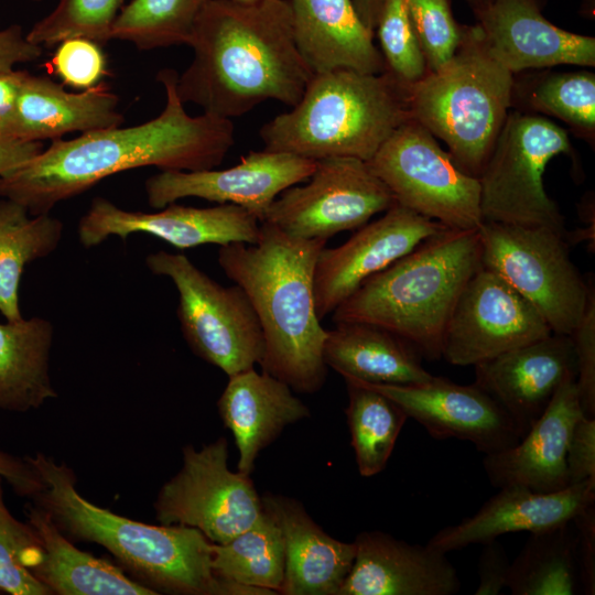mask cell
<instances>
[{
	"instance_id": "obj_10",
	"label": "cell",
	"mask_w": 595,
	"mask_h": 595,
	"mask_svg": "<svg viewBox=\"0 0 595 595\" xmlns=\"http://www.w3.org/2000/svg\"><path fill=\"white\" fill-rule=\"evenodd\" d=\"M145 266L174 283L181 332L195 355L228 377L261 365L266 349L262 328L239 285L219 284L181 253L152 252Z\"/></svg>"
},
{
	"instance_id": "obj_7",
	"label": "cell",
	"mask_w": 595,
	"mask_h": 595,
	"mask_svg": "<svg viewBox=\"0 0 595 595\" xmlns=\"http://www.w3.org/2000/svg\"><path fill=\"white\" fill-rule=\"evenodd\" d=\"M513 78L489 56L478 28L464 26L453 57L409 85L411 117L444 141L463 172L479 177L512 107Z\"/></svg>"
},
{
	"instance_id": "obj_36",
	"label": "cell",
	"mask_w": 595,
	"mask_h": 595,
	"mask_svg": "<svg viewBox=\"0 0 595 595\" xmlns=\"http://www.w3.org/2000/svg\"><path fill=\"white\" fill-rule=\"evenodd\" d=\"M209 0H131L119 11L110 40L129 42L140 51L188 43Z\"/></svg>"
},
{
	"instance_id": "obj_48",
	"label": "cell",
	"mask_w": 595,
	"mask_h": 595,
	"mask_svg": "<svg viewBox=\"0 0 595 595\" xmlns=\"http://www.w3.org/2000/svg\"><path fill=\"white\" fill-rule=\"evenodd\" d=\"M0 475L14 493L22 497H34L42 489V482L25 459L0 448Z\"/></svg>"
},
{
	"instance_id": "obj_1",
	"label": "cell",
	"mask_w": 595,
	"mask_h": 595,
	"mask_svg": "<svg viewBox=\"0 0 595 595\" xmlns=\"http://www.w3.org/2000/svg\"><path fill=\"white\" fill-rule=\"evenodd\" d=\"M176 78L171 68L156 75L165 91L159 116L137 126L53 140L47 149L0 175V197L23 205L31 215H42L127 170L155 166L191 172L218 166L235 144L234 122L204 112L190 116L176 93Z\"/></svg>"
},
{
	"instance_id": "obj_24",
	"label": "cell",
	"mask_w": 595,
	"mask_h": 595,
	"mask_svg": "<svg viewBox=\"0 0 595 595\" xmlns=\"http://www.w3.org/2000/svg\"><path fill=\"white\" fill-rule=\"evenodd\" d=\"M119 98L105 83L80 93L44 76L23 73L12 130L23 142L61 139L72 132L86 133L121 126Z\"/></svg>"
},
{
	"instance_id": "obj_14",
	"label": "cell",
	"mask_w": 595,
	"mask_h": 595,
	"mask_svg": "<svg viewBox=\"0 0 595 595\" xmlns=\"http://www.w3.org/2000/svg\"><path fill=\"white\" fill-rule=\"evenodd\" d=\"M551 333L524 298L482 267L455 302L443 335L442 357L451 365L475 366Z\"/></svg>"
},
{
	"instance_id": "obj_44",
	"label": "cell",
	"mask_w": 595,
	"mask_h": 595,
	"mask_svg": "<svg viewBox=\"0 0 595 595\" xmlns=\"http://www.w3.org/2000/svg\"><path fill=\"white\" fill-rule=\"evenodd\" d=\"M566 466L570 485L595 479V418L582 415L574 424Z\"/></svg>"
},
{
	"instance_id": "obj_51",
	"label": "cell",
	"mask_w": 595,
	"mask_h": 595,
	"mask_svg": "<svg viewBox=\"0 0 595 595\" xmlns=\"http://www.w3.org/2000/svg\"><path fill=\"white\" fill-rule=\"evenodd\" d=\"M466 1H468V3L473 6V8H476V7L486 4L493 0H466Z\"/></svg>"
},
{
	"instance_id": "obj_53",
	"label": "cell",
	"mask_w": 595,
	"mask_h": 595,
	"mask_svg": "<svg viewBox=\"0 0 595 595\" xmlns=\"http://www.w3.org/2000/svg\"><path fill=\"white\" fill-rule=\"evenodd\" d=\"M32 1H41V0H32Z\"/></svg>"
},
{
	"instance_id": "obj_45",
	"label": "cell",
	"mask_w": 595,
	"mask_h": 595,
	"mask_svg": "<svg viewBox=\"0 0 595 595\" xmlns=\"http://www.w3.org/2000/svg\"><path fill=\"white\" fill-rule=\"evenodd\" d=\"M576 532V561L581 593L595 594V504L573 520Z\"/></svg>"
},
{
	"instance_id": "obj_5",
	"label": "cell",
	"mask_w": 595,
	"mask_h": 595,
	"mask_svg": "<svg viewBox=\"0 0 595 595\" xmlns=\"http://www.w3.org/2000/svg\"><path fill=\"white\" fill-rule=\"evenodd\" d=\"M479 268L478 228H445L361 283L332 321L379 326L439 359L455 302Z\"/></svg>"
},
{
	"instance_id": "obj_11",
	"label": "cell",
	"mask_w": 595,
	"mask_h": 595,
	"mask_svg": "<svg viewBox=\"0 0 595 595\" xmlns=\"http://www.w3.org/2000/svg\"><path fill=\"white\" fill-rule=\"evenodd\" d=\"M367 164L396 203L448 228L483 223L478 177L463 172L415 119L401 125Z\"/></svg>"
},
{
	"instance_id": "obj_21",
	"label": "cell",
	"mask_w": 595,
	"mask_h": 595,
	"mask_svg": "<svg viewBox=\"0 0 595 595\" xmlns=\"http://www.w3.org/2000/svg\"><path fill=\"white\" fill-rule=\"evenodd\" d=\"M593 504L595 479L552 493L501 487L473 516L439 530L426 544L447 553L506 533H537L571 522Z\"/></svg>"
},
{
	"instance_id": "obj_34",
	"label": "cell",
	"mask_w": 595,
	"mask_h": 595,
	"mask_svg": "<svg viewBox=\"0 0 595 595\" xmlns=\"http://www.w3.org/2000/svg\"><path fill=\"white\" fill-rule=\"evenodd\" d=\"M348 393L345 410L358 472L370 477L385 469L408 415L389 397L366 382L343 377Z\"/></svg>"
},
{
	"instance_id": "obj_3",
	"label": "cell",
	"mask_w": 595,
	"mask_h": 595,
	"mask_svg": "<svg viewBox=\"0 0 595 595\" xmlns=\"http://www.w3.org/2000/svg\"><path fill=\"white\" fill-rule=\"evenodd\" d=\"M327 240L293 237L262 221L256 244L218 249V264L239 285L259 318L264 337L263 371L291 389L313 393L326 379V329L313 296V273Z\"/></svg>"
},
{
	"instance_id": "obj_28",
	"label": "cell",
	"mask_w": 595,
	"mask_h": 595,
	"mask_svg": "<svg viewBox=\"0 0 595 595\" xmlns=\"http://www.w3.org/2000/svg\"><path fill=\"white\" fill-rule=\"evenodd\" d=\"M24 512L43 550L42 560L32 573L50 595L158 594L128 577L118 566L77 549L50 513L34 501L25 506Z\"/></svg>"
},
{
	"instance_id": "obj_23",
	"label": "cell",
	"mask_w": 595,
	"mask_h": 595,
	"mask_svg": "<svg viewBox=\"0 0 595 595\" xmlns=\"http://www.w3.org/2000/svg\"><path fill=\"white\" fill-rule=\"evenodd\" d=\"M582 415L576 380H567L516 444L484 456L483 465L490 484L496 488L521 486L540 493L570 486L567 444Z\"/></svg>"
},
{
	"instance_id": "obj_43",
	"label": "cell",
	"mask_w": 595,
	"mask_h": 595,
	"mask_svg": "<svg viewBox=\"0 0 595 595\" xmlns=\"http://www.w3.org/2000/svg\"><path fill=\"white\" fill-rule=\"evenodd\" d=\"M24 71L0 74V154L26 162L43 151L42 142H23L13 136L15 100Z\"/></svg>"
},
{
	"instance_id": "obj_9",
	"label": "cell",
	"mask_w": 595,
	"mask_h": 595,
	"mask_svg": "<svg viewBox=\"0 0 595 595\" xmlns=\"http://www.w3.org/2000/svg\"><path fill=\"white\" fill-rule=\"evenodd\" d=\"M482 267L524 298L552 333L571 335L583 316L589 280L569 255L566 232L545 226L483 221Z\"/></svg>"
},
{
	"instance_id": "obj_25",
	"label": "cell",
	"mask_w": 595,
	"mask_h": 595,
	"mask_svg": "<svg viewBox=\"0 0 595 595\" xmlns=\"http://www.w3.org/2000/svg\"><path fill=\"white\" fill-rule=\"evenodd\" d=\"M261 499L284 539L285 569L280 594L338 595L354 563L355 543L328 536L296 500L270 494Z\"/></svg>"
},
{
	"instance_id": "obj_40",
	"label": "cell",
	"mask_w": 595,
	"mask_h": 595,
	"mask_svg": "<svg viewBox=\"0 0 595 595\" xmlns=\"http://www.w3.org/2000/svg\"><path fill=\"white\" fill-rule=\"evenodd\" d=\"M407 8L428 73L435 72L455 54L464 26L455 21L448 0H407Z\"/></svg>"
},
{
	"instance_id": "obj_52",
	"label": "cell",
	"mask_w": 595,
	"mask_h": 595,
	"mask_svg": "<svg viewBox=\"0 0 595 595\" xmlns=\"http://www.w3.org/2000/svg\"><path fill=\"white\" fill-rule=\"evenodd\" d=\"M237 1H242V2H252V1H256V0H237Z\"/></svg>"
},
{
	"instance_id": "obj_8",
	"label": "cell",
	"mask_w": 595,
	"mask_h": 595,
	"mask_svg": "<svg viewBox=\"0 0 595 595\" xmlns=\"http://www.w3.org/2000/svg\"><path fill=\"white\" fill-rule=\"evenodd\" d=\"M562 153L575 159L565 129L543 116L510 110L478 177L483 221L566 232L542 177L549 161Z\"/></svg>"
},
{
	"instance_id": "obj_20",
	"label": "cell",
	"mask_w": 595,
	"mask_h": 595,
	"mask_svg": "<svg viewBox=\"0 0 595 595\" xmlns=\"http://www.w3.org/2000/svg\"><path fill=\"white\" fill-rule=\"evenodd\" d=\"M474 368V383L500 405L521 437L542 415L561 385L577 376L571 336L555 333Z\"/></svg>"
},
{
	"instance_id": "obj_31",
	"label": "cell",
	"mask_w": 595,
	"mask_h": 595,
	"mask_svg": "<svg viewBox=\"0 0 595 595\" xmlns=\"http://www.w3.org/2000/svg\"><path fill=\"white\" fill-rule=\"evenodd\" d=\"M63 235V223L50 214L31 215L0 197V313L8 322L22 318L19 285L24 267L52 253Z\"/></svg>"
},
{
	"instance_id": "obj_42",
	"label": "cell",
	"mask_w": 595,
	"mask_h": 595,
	"mask_svg": "<svg viewBox=\"0 0 595 595\" xmlns=\"http://www.w3.org/2000/svg\"><path fill=\"white\" fill-rule=\"evenodd\" d=\"M589 288L585 310L570 335L575 350L576 387L582 412L595 418V281L588 273Z\"/></svg>"
},
{
	"instance_id": "obj_46",
	"label": "cell",
	"mask_w": 595,
	"mask_h": 595,
	"mask_svg": "<svg viewBox=\"0 0 595 595\" xmlns=\"http://www.w3.org/2000/svg\"><path fill=\"white\" fill-rule=\"evenodd\" d=\"M510 563L497 539L484 542L477 565L479 583L474 594L497 595L507 588Z\"/></svg>"
},
{
	"instance_id": "obj_15",
	"label": "cell",
	"mask_w": 595,
	"mask_h": 595,
	"mask_svg": "<svg viewBox=\"0 0 595 595\" xmlns=\"http://www.w3.org/2000/svg\"><path fill=\"white\" fill-rule=\"evenodd\" d=\"M316 161L291 153L250 151L238 164L225 170L161 171L144 183L149 205L161 209L185 197L218 204H235L260 223L273 201L286 188L305 182Z\"/></svg>"
},
{
	"instance_id": "obj_18",
	"label": "cell",
	"mask_w": 595,
	"mask_h": 595,
	"mask_svg": "<svg viewBox=\"0 0 595 595\" xmlns=\"http://www.w3.org/2000/svg\"><path fill=\"white\" fill-rule=\"evenodd\" d=\"M366 383L397 402L436 440L467 441L486 455L521 439L508 414L475 383L436 376L418 385Z\"/></svg>"
},
{
	"instance_id": "obj_50",
	"label": "cell",
	"mask_w": 595,
	"mask_h": 595,
	"mask_svg": "<svg viewBox=\"0 0 595 595\" xmlns=\"http://www.w3.org/2000/svg\"><path fill=\"white\" fill-rule=\"evenodd\" d=\"M24 162L15 156L0 154V175L17 169Z\"/></svg>"
},
{
	"instance_id": "obj_2",
	"label": "cell",
	"mask_w": 595,
	"mask_h": 595,
	"mask_svg": "<svg viewBox=\"0 0 595 595\" xmlns=\"http://www.w3.org/2000/svg\"><path fill=\"white\" fill-rule=\"evenodd\" d=\"M187 45L194 55L177 75L176 93L218 118L231 120L267 100L293 107L313 76L286 0H209Z\"/></svg>"
},
{
	"instance_id": "obj_26",
	"label": "cell",
	"mask_w": 595,
	"mask_h": 595,
	"mask_svg": "<svg viewBox=\"0 0 595 595\" xmlns=\"http://www.w3.org/2000/svg\"><path fill=\"white\" fill-rule=\"evenodd\" d=\"M298 50L313 74L349 68L386 71L374 32L359 19L353 0H286Z\"/></svg>"
},
{
	"instance_id": "obj_30",
	"label": "cell",
	"mask_w": 595,
	"mask_h": 595,
	"mask_svg": "<svg viewBox=\"0 0 595 595\" xmlns=\"http://www.w3.org/2000/svg\"><path fill=\"white\" fill-rule=\"evenodd\" d=\"M53 326L42 317L0 324V409L28 412L57 397L50 375Z\"/></svg>"
},
{
	"instance_id": "obj_6",
	"label": "cell",
	"mask_w": 595,
	"mask_h": 595,
	"mask_svg": "<svg viewBox=\"0 0 595 595\" xmlns=\"http://www.w3.org/2000/svg\"><path fill=\"white\" fill-rule=\"evenodd\" d=\"M411 118L409 84L388 71L336 68L313 74L298 104L266 122L259 134L268 151L367 162Z\"/></svg>"
},
{
	"instance_id": "obj_47",
	"label": "cell",
	"mask_w": 595,
	"mask_h": 595,
	"mask_svg": "<svg viewBox=\"0 0 595 595\" xmlns=\"http://www.w3.org/2000/svg\"><path fill=\"white\" fill-rule=\"evenodd\" d=\"M43 47L26 39V32L19 24L0 29V74L14 69L21 63L40 58Z\"/></svg>"
},
{
	"instance_id": "obj_13",
	"label": "cell",
	"mask_w": 595,
	"mask_h": 595,
	"mask_svg": "<svg viewBox=\"0 0 595 595\" xmlns=\"http://www.w3.org/2000/svg\"><path fill=\"white\" fill-rule=\"evenodd\" d=\"M394 203L390 190L366 161L334 156L316 161L304 185L283 191L263 221L293 237L328 240L340 231L363 227Z\"/></svg>"
},
{
	"instance_id": "obj_27",
	"label": "cell",
	"mask_w": 595,
	"mask_h": 595,
	"mask_svg": "<svg viewBox=\"0 0 595 595\" xmlns=\"http://www.w3.org/2000/svg\"><path fill=\"white\" fill-rule=\"evenodd\" d=\"M217 408L239 451L238 472L246 475L255 469L260 451L286 425L310 415L289 385L255 368L228 377Z\"/></svg>"
},
{
	"instance_id": "obj_19",
	"label": "cell",
	"mask_w": 595,
	"mask_h": 595,
	"mask_svg": "<svg viewBox=\"0 0 595 595\" xmlns=\"http://www.w3.org/2000/svg\"><path fill=\"white\" fill-rule=\"evenodd\" d=\"M474 12L487 53L513 75L558 65H595V39L552 24L538 0H493Z\"/></svg>"
},
{
	"instance_id": "obj_4",
	"label": "cell",
	"mask_w": 595,
	"mask_h": 595,
	"mask_svg": "<svg viewBox=\"0 0 595 595\" xmlns=\"http://www.w3.org/2000/svg\"><path fill=\"white\" fill-rule=\"evenodd\" d=\"M42 482L32 501L75 540L97 543L152 589L183 595H261L258 589L218 578L210 542L199 530L148 524L113 513L84 498L76 475L43 453L24 456ZM158 593V592H156Z\"/></svg>"
},
{
	"instance_id": "obj_38",
	"label": "cell",
	"mask_w": 595,
	"mask_h": 595,
	"mask_svg": "<svg viewBox=\"0 0 595 595\" xmlns=\"http://www.w3.org/2000/svg\"><path fill=\"white\" fill-rule=\"evenodd\" d=\"M0 475V593L10 595H50L33 575L43 550L31 526L18 520L7 507Z\"/></svg>"
},
{
	"instance_id": "obj_16",
	"label": "cell",
	"mask_w": 595,
	"mask_h": 595,
	"mask_svg": "<svg viewBox=\"0 0 595 595\" xmlns=\"http://www.w3.org/2000/svg\"><path fill=\"white\" fill-rule=\"evenodd\" d=\"M445 228L448 227L394 203L382 217L358 228L343 245L324 247L313 273L318 320L332 314L367 279Z\"/></svg>"
},
{
	"instance_id": "obj_33",
	"label": "cell",
	"mask_w": 595,
	"mask_h": 595,
	"mask_svg": "<svg viewBox=\"0 0 595 595\" xmlns=\"http://www.w3.org/2000/svg\"><path fill=\"white\" fill-rule=\"evenodd\" d=\"M573 521L530 533L510 563L507 588L512 595H575L581 593Z\"/></svg>"
},
{
	"instance_id": "obj_12",
	"label": "cell",
	"mask_w": 595,
	"mask_h": 595,
	"mask_svg": "<svg viewBox=\"0 0 595 595\" xmlns=\"http://www.w3.org/2000/svg\"><path fill=\"white\" fill-rule=\"evenodd\" d=\"M154 511L161 524L195 528L223 544L251 527L263 506L250 475L229 469L221 436L201 450L183 448L182 467L161 487Z\"/></svg>"
},
{
	"instance_id": "obj_22",
	"label": "cell",
	"mask_w": 595,
	"mask_h": 595,
	"mask_svg": "<svg viewBox=\"0 0 595 595\" xmlns=\"http://www.w3.org/2000/svg\"><path fill=\"white\" fill-rule=\"evenodd\" d=\"M353 566L338 595H454L456 569L429 544H412L382 531L360 532Z\"/></svg>"
},
{
	"instance_id": "obj_37",
	"label": "cell",
	"mask_w": 595,
	"mask_h": 595,
	"mask_svg": "<svg viewBox=\"0 0 595 595\" xmlns=\"http://www.w3.org/2000/svg\"><path fill=\"white\" fill-rule=\"evenodd\" d=\"M122 3L123 0H58L55 8L26 32V39L42 47L72 37L104 45L110 41V31Z\"/></svg>"
},
{
	"instance_id": "obj_35",
	"label": "cell",
	"mask_w": 595,
	"mask_h": 595,
	"mask_svg": "<svg viewBox=\"0 0 595 595\" xmlns=\"http://www.w3.org/2000/svg\"><path fill=\"white\" fill-rule=\"evenodd\" d=\"M521 83L513 78L511 105L529 113L564 121L589 144L595 139V75L587 71L537 74Z\"/></svg>"
},
{
	"instance_id": "obj_39",
	"label": "cell",
	"mask_w": 595,
	"mask_h": 595,
	"mask_svg": "<svg viewBox=\"0 0 595 595\" xmlns=\"http://www.w3.org/2000/svg\"><path fill=\"white\" fill-rule=\"evenodd\" d=\"M374 33L379 40L386 71L409 85L428 74L408 14L407 0H383Z\"/></svg>"
},
{
	"instance_id": "obj_32",
	"label": "cell",
	"mask_w": 595,
	"mask_h": 595,
	"mask_svg": "<svg viewBox=\"0 0 595 595\" xmlns=\"http://www.w3.org/2000/svg\"><path fill=\"white\" fill-rule=\"evenodd\" d=\"M212 567L228 583L280 593L284 580V539L275 519L263 509L247 530L223 544L213 543Z\"/></svg>"
},
{
	"instance_id": "obj_17",
	"label": "cell",
	"mask_w": 595,
	"mask_h": 595,
	"mask_svg": "<svg viewBox=\"0 0 595 595\" xmlns=\"http://www.w3.org/2000/svg\"><path fill=\"white\" fill-rule=\"evenodd\" d=\"M260 224L253 214L235 204L198 208L174 202L154 213H144L126 210L96 197L80 218L77 231L85 248L96 247L111 236L125 240L131 234L143 232L177 249H187L208 244H256Z\"/></svg>"
},
{
	"instance_id": "obj_29",
	"label": "cell",
	"mask_w": 595,
	"mask_h": 595,
	"mask_svg": "<svg viewBox=\"0 0 595 595\" xmlns=\"http://www.w3.org/2000/svg\"><path fill=\"white\" fill-rule=\"evenodd\" d=\"M326 329L323 359L342 377L369 383L418 385L433 378L420 353L397 335L372 324L340 322Z\"/></svg>"
},
{
	"instance_id": "obj_49",
	"label": "cell",
	"mask_w": 595,
	"mask_h": 595,
	"mask_svg": "<svg viewBox=\"0 0 595 595\" xmlns=\"http://www.w3.org/2000/svg\"><path fill=\"white\" fill-rule=\"evenodd\" d=\"M383 0H353L361 22L374 32L376 21ZM375 34V33H374Z\"/></svg>"
},
{
	"instance_id": "obj_41",
	"label": "cell",
	"mask_w": 595,
	"mask_h": 595,
	"mask_svg": "<svg viewBox=\"0 0 595 595\" xmlns=\"http://www.w3.org/2000/svg\"><path fill=\"white\" fill-rule=\"evenodd\" d=\"M52 62L64 84L82 89L99 84L106 72V60L100 45L84 37H72L58 43Z\"/></svg>"
}]
</instances>
